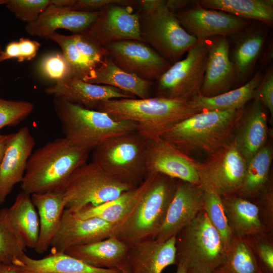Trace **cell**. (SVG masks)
I'll list each match as a JSON object with an SVG mask.
<instances>
[{"label": "cell", "mask_w": 273, "mask_h": 273, "mask_svg": "<svg viewBox=\"0 0 273 273\" xmlns=\"http://www.w3.org/2000/svg\"><path fill=\"white\" fill-rule=\"evenodd\" d=\"M129 246L112 236L94 243L74 246L64 252L92 266L126 270Z\"/></svg>", "instance_id": "23"}, {"label": "cell", "mask_w": 273, "mask_h": 273, "mask_svg": "<svg viewBox=\"0 0 273 273\" xmlns=\"http://www.w3.org/2000/svg\"><path fill=\"white\" fill-rule=\"evenodd\" d=\"M18 42V58L19 62L29 61L34 58L41 44L35 40L28 38H21Z\"/></svg>", "instance_id": "45"}, {"label": "cell", "mask_w": 273, "mask_h": 273, "mask_svg": "<svg viewBox=\"0 0 273 273\" xmlns=\"http://www.w3.org/2000/svg\"><path fill=\"white\" fill-rule=\"evenodd\" d=\"M177 181L156 174L132 211L115 225L113 236L129 246L154 239L165 218Z\"/></svg>", "instance_id": "5"}, {"label": "cell", "mask_w": 273, "mask_h": 273, "mask_svg": "<svg viewBox=\"0 0 273 273\" xmlns=\"http://www.w3.org/2000/svg\"><path fill=\"white\" fill-rule=\"evenodd\" d=\"M273 116V67L271 64L263 74L256 90V96Z\"/></svg>", "instance_id": "43"}, {"label": "cell", "mask_w": 273, "mask_h": 273, "mask_svg": "<svg viewBox=\"0 0 273 273\" xmlns=\"http://www.w3.org/2000/svg\"><path fill=\"white\" fill-rule=\"evenodd\" d=\"M3 50H2V46L1 44V43H0V56H1V53L2 52ZM1 63V61H0V63ZM1 76H0V83H1Z\"/></svg>", "instance_id": "55"}, {"label": "cell", "mask_w": 273, "mask_h": 273, "mask_svg": "<svg viewBox=\"0 0 273 273\" xmlns=\"http://www.w3.org/2000/svg\"><path fill=\"white\" fill-rule=\"evenodd\" d=\"M198 162L160 138L147 141L145 174H162L199 185Z\"/></svg>", "instance_id": "14"}, {"label": "cell", "mask_w": 273, "mask_h": 273, "mask_svg": "<svg viewBox=\"0 0 273 273\" xmlns=\"http://www.w3.org/2000/svg\"><path fill=\"white\" fill-rule=\"evenodd\" d=\"M175 247L177 262L210 272L223 262L228 248L203 209L176 236Z\"/></svg>", "instance_id": "6"}, {"label": "cell", "mask_w": 273, "mask_h": 273, "mask_svg": "<svg viewBox=\"0 0 273 273\" xmlns=\"http://www.w3.org/2000/svg\"><path fill=\"white\" fill-rule=\"evenodd\" d=\"M133 10L131 6L109 4L101 10L100 14L89 28L81 34L102 47L121 40L143 41L139 14Z\"/></svg>", "instance_id": "12"}, {"label": "cell", "mask_w": 273, "mask_h": 273, "mask_svg": "<svg viewBox=\"0 0 273 273\" xmlns=\"http://www.w3.org/2000/svg\"><path fill=\"white\" fill-rule=\"evenodd\" d=\"M203 209L228 248L233 238V234L228 223L221 197L204 191Z\"/></svg>", "instance_id": "38"}, {"label": "cell", "mask_w": 273, "mask_h": 273, "mask_svg": "<svg viewBox=\"0 0 273 273\" xmlns=\"http://www.w3.org/2000/svg\"><path fill=\"white\" fill-rule=\"evenodd\" d=\"M272 58V43H270L263 58V63L270 62Z\"/></svg>", "instance_id": "50"}, {"label": "cell", "mask_w": 273, "mask_h": 273, "mask_svg": "<svg viewBox=\"0 0 273 273\" xmlns=\"http://www.w3.org/2000/svg\"><path fill=\"white\" fill-rule=\"evenodd\" d=\"M95 12H79L50 5L38 19L25 27L29 35L46 38L59 28L67 29L73 34L87 30L100 14Z\"/></svg>", "instance_id": "22"}, {"label": "cell", "mask_w": 273, "mask_h": 273, "mask_svg": "<svg viewBox=\"0 0 273 273\" xmlns=\"http://www.w3.org/2000/svg\"><path fill=\"white\" fill-rule=\"evenodd\" d=\"M189 1L179 0L166 1V5L168 9L173 13L180 11L187 5Z\"/></svg>", "instance_id": "47"}, {"label": "cell", "mask_w": 273, "mask_h": 273, "mask_svg": "<svg viewBox=\"0 0 273 273\" xmlns=\"http://www.w3.org/2000/svg\"><path fill=\"white\" fill-rule=\"evenodd\" d=\"M207 52V40L198 39L184 59L172 64L156 81L157 96L190 101L200 95Z\"/></svg>", "instance_id": "10"}, {"label": "cell", "mask_w": 273, "mask_h": 273, "mask_svg": "<svg viewBox=\"0 0 273 273\" xmlns=\"http://www.w3.org/2000/svg\"><path fill=\"white\" fill-rule=\"evenodd\" d=\"M123 273H126V272H123Z\"/></svg>", "instance_id": "56"}, {"label": "cell", "mask_w": 273, "mask_h": 273, "mask_svg": "<svg viewBox=\"0 0 273 273\" xmlns=\"http://www.w3.org/2000/svg\"><path fill=\"white\" fill-rule=\"evenodd\" d=\"M203 194L199 185L177 180L165 218L154 239L164 242L176 236L203 209Z\"/></svg>", "instance_id": "17"}, {"label": "cell", "mask_w": 273, "mask_h": 273, "mask_svg": "<svg viewBox=\"0 0 273 273\" xmlns=\"http://www.w3.org/2000/svg\"><path fill=\"white\" fill-rule=\"evenodd\" d=\"M238 34L230 58L235 71V86L239 87L253 71L266 41L267 31L249 26Z\"/></svg>", "instance_id": "27"}, {"label": "cell", "mask_w": 273, "mask_h": 273, "mask_svg": "<svg viewBox=\"0 0 273 273\" xmlns=\"http://www.w3.org/2000/svg\"><path fill=\"white\" fill-rule=\"evenodd\" d=\"M187 273H211L210 272L193 269H187Z\"/></svg>", "instance_id": "53"}, {"label": "cell", "mask_w": 273, "mask_h": 273, "mask_svg": "<svg viewBox=\"0 0 273 273\" xmlns=\"http://www.w3.org/2000/svg\"><path fill=\"white\" fill-rule=\"evenodd\" d=\"M244 113L243 109L200 112L174 125L161 138L185 153L200 150L211 156L232 141Z\"/></svg>", "instance_id": "3"}, {"label": "cell", "mask_w": 273, "mask_h": 273, "mask_svg": "<svg viewBox=\"0 0 273 273\" xmlns=\"http://www.w3.org/2000/svg\"><path fill=\"white\" fill-rule=\"evenodd\" d=\"M146 143L136 132L110 139L93 150L92 162L116 178L137 186L145 177Z\"/></svg>", "instance_id": "9"}, {"label": "cell", "mask_w": 273, "mask_h": 273, "mask_svg": "<svg viewBox=\"0 0 273 273\" xmlns=\"http://www.w3.org/2000/svg\"><path fill=\"white\" fill-rule=\"evenodd\" d=\"M176 236L164 242L148 240L129 246L126 273H162L177 263Z\"/></svg>", "instance_id": "20"}, {"label": "cell", "mask_w": 273, "mask_h": 273, "mask_svg": "<svg viewBox=\"0 0 273 273\" xmlns=\"http://www.w3.org/2000/svg\"><path fill=\"white\" fill-rule=\"evenodd\" d=\"M85 82L112 86L139 99L150 97L153 84L122 69L108 56Z\"/></svg>", "instance_id": "30"}, {"label": "cell", "mask_w": 273, "mask_h": 273, "mask_svg": "<svg viewBox=\"0 0 273 273\" xmlns=\"http://www.w3.org/2000/svg\"><path fill=\"white\" fill-rule=\"evenodd\" d=\"M0 273H19L12 265H7L0 264Z\"/></svg>", "instance_id": "51"}, {"label": "cell", "mask_w": 273, "mask_h": 273, "mask_svg": "<svg viewBox=\"0 0 273 273\" xmlns=\"http://www.w3.org/2000/svg\"><path fill=\"white\" fill-rule=\"evenodd\" d=\"M246 162L233 140L205 162L198 163L199 186L221 197L236 195L241 189Z\"/></svg>", "instance_id": "11"}, {"label": "cell", "mask_w": 273, "mask_h": 273, "mask_svg": "<svg viewBox=\"0 0 273 273\" xmlns=\"http://www.w3.org/2000/svg\"><path fill=\"white\" fill-rule=\"evenodd\" d=\"M115 224L102 219H82L65 209L59 227L50 244L51 252H64L69 248L101 241L113 236Z\"/></svg>", "instance_id": "16"}, {"label": "cell", "mask_w": 273, "mask_h": 273, "mask_svg": "<svg viewBox=\"0 0 273 273\" xmlns=\"http://www.w3.org/2000/svg\"><path fill=\"white\" fill-rule=\"evenodd\" d=\"M182 27L197 39L235 35L250 26L248 19L196 5L175 14Z\"/></svg>", "instance_id": "15"}, {"label": "cell", "mask_w": 273, "mask_h": 273, "mask_svg": "<svg viewBox=\"0 0 273 273\" xmlns=\"http://www.w3.org/2000/svg\"><path fill=\"white\" fill-rule=\"evenodd\" d=\"M51 0H7V8L18 19L28 23L36 21Z\"/></svg>", "instance_id": "40"}, {"label": "cell", "mask_w": 273, "mask_h": 273, "mask_svg": "<svg viewBox=\"0 0 273 273\" xmlns=\"http://www.w3.org/2000/svg\"><path fill=\"white\" fill-rule=\"evenodd\" d=\"M31 198L39 220V232L34 249L39 254L48 250L59 227L65 210L63 196L59 191L35 193Z\"/></svg>", "instance_id": "29"}, {"label": "cell", "mask_w": 273, "mask_h": 273, "mask_svg": "<svg viewBox=\"0 0 273 273\" xmlns=\"http://www.w3.org/2000/svg\"><path fill=\"white\" fill-rule=\"evenodd\" d=\"M45 92L62 98L85 108L96 110L101 102L118 99L135 98L133 96L117 88L84 81L69 76L47 88Z\"/></svg>", "instance_id": "21"}, {"label": "cell", "mask_w": 273, "mask_h": 273, "mask_svg": "<svg viewBox=\"0 0 273 273\" xmlns=\"http://www.w3.org/2000/svg\"><path fill=\"white\" fill-rule=\"evenodd\" d=\"M221 199L234 235L250 237L268 233L258 204L238 195L221 197Z\"/></svg>", "instance_id": "25"}, {"label": "cell", "mask_w": 273, "mask_h": 273, "mask_svg": "<svg viewBox=\"0 0 273 273\" xmlns=\"http://www.w3.org/2000/svg\"><path fill=\"white\" fill-rule=\"evenodd\" d=\"M177 268L175 273H187V268L186 265L180 262H177Z\"/></svg>", "instance_id": "52"}, {"label": "cell", "mask_w": 273, "mask_h": 273, "mask_svg": "<svg viewBox=\"0 0 273 273\" xmlns=\"http://www.w3.org/2000/svg\"><path fill=\"white\" fill-rule=\"evenodd\" d=\"M268 233L250 237L262 273H273V245Z\"/></svg>", "instance_id": "42"}, {"label": "cell", "mask_w": 273, "mask_h": 273, "mask_svg": "<svg viewBox=\"0 0 273 273\" xmlns=\"http://www.w3.org/2000/svg\"><path fill=\"white\" fill-rule=\"evenodd\" d=\"M89 152L64 137L48 142L29 157L22 191L31 195L60 191L74 171L86 163Z\"/></svg>", "instance_id": "2"}, {"label": "cell", "mask_w": 273, "mask_h": 273, "mask_svg": "<svg viewBox=\"0 0 273 273\" xmlns=\"http://www.w3.org/2000/svg\"><path fill=\"white\" fill-rule=\"evenodd\" d=\"M194 3L206 9L256 20L270 28L273 25L272 0H198Z\"/></svg>", "instance_id": "32"}, {"label": "cell", "mask_w": 273, "mask_h": 273, "mask_svg": "<svg viewBox=\"0 0 273 273\" xmlns=\"http://www.w3.org/2000/svg\"><path fill=\"white\" fill-rule=\"evenodd\" d=\"M8 134H0V166L5 152Z\"/></svg>", "instance_id": "49"}, {"label": "cell", "mask_w": 273, "mask_h": 273, "mask_svg": "<svg viewBox=\"0 0 273 273\" xmlns=\"http://www.w3.org/2000/svg\"><path fill=\"white\" fill-rule=\"evenodd\" d=\"M143 42L172 64L180 60L197 41L181 25L166 1L154 8L137 11Z\"/></svg>", "instance_id": "8"}, {"label": "cell", "mask_w": 273, "mask_h": 273, "mask_svg": "<svg viewBox=\"0 0 273 273\" xmlns=\"http://www.w3.org/2000/svg\"><path fill=\"white\" fill-rule=\"evenodd\" d=\"M53 105L65 135L72 145L90 152L106 141L136 132L130 121L116 120L108 114L54 97Z\"/></svg>", "instance_id": "4"}, {"label": "cell", "mask_w": 273, "mask_h": 273, "mask_svg": "<svg viewBox=\"0 0 273 273\" xmlns=\"http://www.w3.org/2000/svg\"><path fill=\"white\" fill-rule=\"evenodd\" d=\"M104 48L107 56L119 67L148 81H156L172 65L148 44L140 40H121Z\"/></svg>", "instance_id": "13"}, {"label": "cell", "mask_w": 273, "mask_h": 273, "mask_svg": "<svg viewBox=\"0 0 273 273\" xmlns=\"http://www.w3.org/2000/svg\"><path fill=\"white\" fill-rule=\"evenodd\" d=\"M207 41V57L200 95L212 97L232 89L236 85V74L228 38L216 36Z\"/></svg>", "instance_id": "19"}, {"label": "cell", "mask_w": 273, "mask_h": 273, "mask_svg": "<svg viewBox=\"0 0 273 273\" xmlns=\"http://www.w3.org/2000/svg\"><path fill=\"white\" fill-rule=\"evenodd\" d=\"M35 144V140L27 126L8 134L0 166V204L5 202L14 186L22 183Z\"/></svg>", "instance_id": "18"}, {"label": "cell", "mask_w": 273, "mask_h": 273, "mask_svg": "<svg viewBox=\"0 0 273 273\" xmlns=\"http://www.w3.org/2000/svg\"><path fill=\"white\" fill-rule=\"evenodd\" d=\"M12 265L19 273H123L117 269L92 266L65 252H50L37 259L24 253Z\"/></svg>", "instance_id": "24"}, {"label": "cell", "mask_w": 273, "mask_h": 273, "mask_svg": "<svg viewBox=\"0 0 273 273\" xmlns=\"http://www.w3.org/2000/svg\"><path fill=\"white\" fill-rule=\"evenodd\" d=\"M7 2V0H0V5H5Z\"/></svg>", "instance_id": "54"}, {"label": "cell", "mask_w": 273, "mask_h": 273, "mask_svg": "<svg viewBox=\"0 0 273 273\" xmlns=\"http://www.w3.org/2000/svg\"><path fill=\"white\" fill-rule=\"evenodd\" d=\"M119 4L130 6L131 1L125 0H75L70 10L79 12H95L101 10L106 6L111 4Z\"/></svg>", "instance_id": "44"}, {"label": "cell", "mask_w": 273, "mask_h": 273, "mask_svg": "<svg viewBox=\"0 0 273 273\" xmlns=\"http://www.w3.org/2000/svg\"><path fill=\"white\" fill-rule=\"evenodd\" d=\"M272 160V148L266 145L246 162L242 186L236 195L249 199L263 194L268 181Z\"/></svg>", "instance_id": "35"}, {"label": "cell", "mask_w": 273, "mask_h": 273, "mask_svg": "<svg viewBox=\"0 0 273 273\" xmlns=\"http://www.w3.org/2000/svg\"><path fill=\"white\" fill-rule=\"evenodd\" d=\"M263 73L256 72L242 85L212 97L199 95L189 101L198 112L206 111H226L243 109L256 96V90Z\"/></svg>", "instance_id": "31"}, {"label": "cell", "mask_w": 273, "mask_h": 273, "mask_svg": "<svg viewBox=\"0 0 273 273\" xmlns=\"http://www.w3.org/2000/svg\"><path fill=\"white\" fill-rule=\"evenodd\" d=\"M135 187L116 178L92 161L74 170L60 191L65 209L76 213L87 206L111 200Z\"/></svg>", "instance_id": "7"}, {"label": "cell", "mask_w": 273, "mask_h": 273, "mask_svg": "<svg viewBox=\"0 0 273 273\" xmlns=\"http://www.w3.org/2000/svg\"><path fill=\"white\" fill-rule=\"evenodd\" d=\"M96 110L116 120L133 122L136 132L147 141L161 138L174 125L198 113L189 101L158 96L106 100Z\"/></svg>", "instance_id": "1"}, {"label": "cell", "mask_w": 273, "mask_h": 273, "mask_svg": "<svg viewBox=\"0 0 273 273\" xmlns=\"http://www.w3.org/2000/svg\"><path fill=\"white\" fill-rule=\"evenodd\" d=\"M46 39L52 40L59 45L69 65L72 76L84 81L92 76L96 69L77 48L72 34L65 35L54 32Z\"/></svg>", "instance_id": "36"}, {"label": "cell", "mask_w": 273, "mask_h": 273, "mask_svg": "<svg viewBox=\"0 0 273 273\" xmlns=\"http://www.w3.org/2000/svg\"><path fill=\"white\" fill-rule=\"evenodd\" d=\"M211 273H262L251 237L233 235L224 261Z\"/></svg>", "instance_id": "34"}, {"label": "cell", "mask_w": 273, "mask_h": 273, "mask_svg": "<svg viewBox=\"0 0 273 273\" xmlns=\"http://www.w3.org/2000/svg\"><path fill=\"white\" fill-rule=\"evenodd\" d=\"M8 215L26 247L34 249L39 236V220L31 195L22 191L18 194L13 205L8 208Z\"/></svg>", "instance_id": "33"}, {"label": "cell", "mask_w": 273, "mask_h": 273, "mask_svg": "<svg viewBox=\"0 0 273 273\" xmlns=\"http://www.w3.org/2000/svg\"><path fill=\"white\" fill-rule=\"evenodd\" d=\"M254 99L247 113L244 111L242 124L233 140L246 162L266 145L267 139V115L261 102Z\"/></svg>", "instance_id": "26"}, {"label": "cell", "mask_w": 273, "mask_h": 273, "mask_svg": "<svg viewBox=\"0 0 273 273\" xmlns=\"http://www.w3.org/2000/svg\"><path fill=\"white\" fill-rule=\"evenodd\" d=\"M32 103L24 101L0 98V130L15 126L26 119L33 111Z\"/></svg>", "instance_id": "39"}, {"label": "cell", "mask_w": 273, "mask_h": 273, "mask_svg": "<svg viewBox=\"0 0 273 273\" xmlns=\"http://www.w3.org/2000/svg\"><path fill=\"white\" fill-rule=\"evenodd\" d=\"M18 58V42L13 41L10 42L2 51L0 56V61L3 62L11 59Z\"/></svg>", "instance_id": "46"}, {"label": "cell", "mask_w": 273, "mask_h": 273, "mask_svg": "<svg viewBox=\"0 0 273 273\" xmlns=\"http://www.w3.org/2000/svg\"><path fill=\"white\" fill-rule=\"evenodd\" d=\"M39 70L44 76L56 82L72 76L69 65L60 52L45 56L40 62Z\"/></svg>", "instance_id": "41"}, {"label": "cell", "mask_w": 273, "mask_h": 273, "mask_svg": "<svg viewBox=\"0 0 273 273\" xmlns=\"http://www.w3.org/2000/svg\"><path fill=\"white\" fill-rule=\"evenodd\" d=\"M75 2V0H51V5L58 7L68 8Z\"/></svg>", "instance_id": "48"}, {"label": "cell", "mask_w": 273, "mask_h": 273, "mask_svg": "<svg viewBox=\"0 0 273 273\" xmlns=\"http://www.w3.org/2000/svg\"><path fill=\"white\" fill-rule=\"evenodd\" d=\"M26 246L12 225L8 208L0 209V264L11 265L14 259L25 253Z\"/></svg>", "instance_id": "37"}, {"label": "cell", "mask_w": 273, "mask_h": 273, "mask_svg": "<svg viewBox=\"0 0 273 273\" xmlns=\"http://www.w3.org/2000/svg\"><path fill=\"white\" fill-rule=\"evenodd\" d=\"M156 174H147L142 182L135 188L99 205L87 206L75 214L80 218L96 217L116 225L132 211Z\"/></svg>", "instance_id": "28"}]
</instances>
